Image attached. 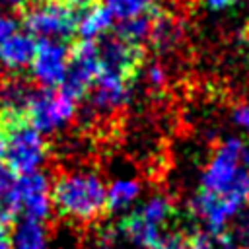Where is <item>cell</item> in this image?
<instances>
[{
  "label": "cell",
  "mask_w": 249,
  "mask_h": 249,
  "mask_svg": "<svg viewBox=\"0 0 249 249\" xmlns=\"http://www.w3.org/2000/svg\"><path fill=\"white\" fill-rule=\"evenodd\" d=\"M200 189L218 195L235 208L249 204V144L241 138L224 140L204 167Z\"/></svg>",
  "instance_id": "6da1fadb"
},
{
  "label": "cell",
  "mask_w": 249,
  "mask_h": 249,
  "mask_svg": "<svg viewBox=\"0 0 249 249\" xmlns=\"http://www.w3.org/2000/svg\"><path fill=\"white\" fill-rule=\"evenodd\" d=\"M130 88H132V84H128L117 76L99 72V76L95 78V82L89 89L91 105L99 111L117 109L126 103V99L130 95Z\"/></svg>",
  "instance_id": "30bf717a"
},
{
  "label": "cell",
  "mask_w": 249,
  "mask_h": 249,
  "mask_svg": "<svg viewBox=\"0 0 249 249\" xmlns=\"http://www.w3.org/2000/svg\"><path fill=\"white\" fill-rule=\"evenodd\" d=\"M62 2H66L68 6H72V8H76V10H86V8H91V6H95V4H101V0H62Z\"/></svg>",
  "instance_id": "83f0119b"
},
{
  "label": "cell",
  "mask_w": 249,
  "mask_h": 249,
  "mask_svg": "<svg viewBox=\"0 0 249 249\" xmlns=\"http://www.w3.org/2000/svg\"><path fill=\"white\" fill-rule=\"evenodd\" d=\"M2 152H4V128L0 123V161H2Z\"/></svg>",
  "instance_id": "4dcf8cb0"
},
{
  "label": "cell",
  "mask_w": 249,
  "mask_h": 249,
  "mask_svg": "<svg viewBox=\"0 0 249 249\" xmlns=\"http://www.w3.org/2000/svg\"><path fill=\"white\" fill-rule=\"evenodd\" d=\"M183 37V23L179 18L171 16L167 10H163L160 4H158V10H156V16H154V21H152V29H150V35H148V41L150 45L163 53L167 49H173Z\"/></svg>",
  "instance_id": "4fadbf2b"
},
{
  "label": "cell",
  "mask_w": 249,
  "mask_h": 249,
  "mask_svg": "<svg viewBox=\"0 0 249 249\" xmlns=\"http://www.w3.org/2000/svg\"><path fill=\"white\" fill-rule=\"evenodd\" d=\"M12 175H14V173L0 161V196L8 195V191H10V187H12V181H14Z\"/></svg>",
  "instance_id": "484cf974"
},
{
  "label": "cell",
  "mask_w": 249,
  "mask_h": 249,
  "mask_svg": "<svg viewBox=\"0 0 249 249\" xmlns=\"http://www.w3.org/2000/svg\"><path fill=\"white\" fill-rule=\"evenodd\" d=\"M6 2L12 4V6H16V8H21V10H23V8H25L27 4H31L33 0H6Z\"/></svg>",
  "instance_id": "f546056e"
},
{
  "label": "cell",
  "mask_w": 249,
  "mask_h": 249,
  "mask_svg": "<svg viewBox=\"0 0 249 249\" xmlns=\"http://www.w3.org/2000/svg\"><path fill=\"white\" fill-rule=\"evenodd\" d=\"M0 249H12V239L8 228H0Z\"/></svg>",
  "instance_id": "f1b7e54d"
},
{
  "label": "cell",
  "mask_w": 249,
  "mask_h": 249,
  "mask_svg": "<svg viewBox=\"0 0 249 249\" xmlns=\"http://www.w3.org/2000/svg\"><path fill=\"white\" fill-rule=\"evenodd\" d=\"M115 231L119 237L126 239L132 245L142 247V249H150L161 235V230L158 226H154L152 222H148L138 210L121 218L119 224L115 226Z\"/></svg>",
  "instance_id": "7c38bea8"
},
{
  "label": "cell",
  "mask_w": 249,
  "mask_h": 249,
  "mask_svg": "<svg viewBox=\"0 0 249 249\" xmlns=\"http://www.w3.org/2000/svg\"><path fill=\"white\" fill-rule=\"evenodd\" d=\"M111 18H113L111 12L101 4L86 8L80 12L76 33L80 35V39H95L97 35H101L111 27Z\"/></svg>",
  "instance_id": "2e32d148"
},
{
  "label": "cell",
  "mask_w": 249,
  "mask_h": 249,
  "mask_svg": "<svg viewBox=\"0 0 249 249\" xmlns=\"http://www.w3.org/2000/svg\"><path fill=\"white\" fill-rule=\"evenodd\" d=\"M53 208L70 222L89 224L107 210V187L91 171H70L53 183Z\"/></svg>",
  "instance_id": "7a4b0ae2"
},
{
  "label": "cell",
  "mask_w": 249,
  "mask_h": 249,
  "mask_svg": "<svg viewBox=\"0 0 249 249\" xmlns=\"http://www.w3.org/2000/svg\"><path fill=\"white\" fill-rule=\"evenodd\" d=\"M150 4L152 0H105V8L111 12V16L119 19H128L132 16H138Z\"/></svg>",
  "instance_id": "d6986e66"
},
{
  "label": "cell",
  "mask_w": 249,
  "mask_h": 249,
  "mask_svg": "<svg viewBox=\"0 0 249 249\" xmlns=\"http://www.w3.org/2000/svg\"><path fill=\"white\" fill-rule=\"evenodd\" d=\"M140 195V183L134 179H119L107 189V210L119 212L130 206Z\"/></svg>",
  "instance_id": "e0dca14e"
},
{
  "label": "cell",
  "mask_w": 249,
  "mask_h": 249,
  "mask_svg": "<svg viewBox=\"0 0 249 249\" xmlns=\"http://www.w3.org/2000/svg\"><path fill=\"white\" fill-rule=\"evenodd\" d=\"M138 212L148 220L152 222L154 226H158L160 230L165 226V224H171V220L175 218L177 210L175 206L171 204V200H167L165 196H152L148 198L140 208Z\"/></svg>",
  "instance_id": "ac0fdd59"
},
{
  "label": "cell",
  "mask_w": 249,
  "mask_h": 249,
  "mask_svg": "<svg viewBox=\"0 0 249 249\" xmlns=\"http://www.w3.org/2000/svg\"><path fill=\"white\" fill-rule=\"evenodd\" d=\"M10 239L12 249H49L47 228L41 220L21 218L18 224H14Z\"/></svg>",
  "instance_id": "5bb4252c"
},
{
  "label": "cell",
  "mask_w": 249,
  "mask_h": 249,
  "mask_svg": "<svg viewBox=\"0 0 249 249\" xmlns=\"http://www.w3.org/2000/svg\"><path fill=\"white\" fill-rule=\"evenodd\" d=\"M16 27H18V23L14 18L0 14V43H4L12 33H16Z\"/></svg>",
  "instance_id": "d4e9b609"
},
{
  "label": "cell",
  "mask_w": 249,
  "mask_h": 249,
  "mask_svg": "<svg viewBox=\"0 0 249 249\" xmlns=\"http://www.w3.org/2000/svg\"><path fill=\"white\" fill-rule=\"evenodd\" d=\"M76 115V101L64 95L56 88H41L35 89L27 109L25 117L33 128H37L41 134H51L68 124Z\"/></svg>",
  "instance_id": "52a82bcc"
},
{
  "label": "cell",
  "mask_w": 249,
  "mask_h": 249,
  "mask_svg": "<svg viewBox=\"0 0 249 249\" xmlns=\"http://www.w3.org/2000/svg\"><path fill=\"white\" fill-rule=\"evenodd\" d=\"M0 123L4 128L2 163L16 175L39 171L49 156L45 136L29 124L23 113L0 111Z\"/></svg>",
  "instance_id": "3957f363"
},
{
  "label": "cell",
  "mask_w": 249,
  "mask_h": 249,
  "mask_svg": "<svg viewBox=\"0 0 249 249\" xmlns=\"http://www.w3.org/2000/svg\"><path fill=\"white\" fill-rule=\"evenodd\" d=\"M93 41H95L101 72L117 76L128 84H134L140 66L144 64V56H146L144 47L119 37L111 27L101 35H97Z\"/></svg>",
  "instance_id": "5b68a950"
},
{
  "label": "cell",
  "mask_w": 249,
  "mask_h": 249,
  "mask_svg": "<svg viewBox=\"0 0 249 249\" xmlns=\"http://www.w3.org/2000/svg\"><path fill=\"white\" fill-rule=\"evenodd\" d=\"M101 72V64L95 51L93 39H76L68 45V60H66V72L58 86V89L68 95L70 99L78 101L84 99L95 78Z\"/></svg>",
  "instance_id": "8992f818"
},
{
  "label": "cell",
  "mask_w": 249,
  "mask_h": 249,
  "mask_svg": "<svg viewBox=\"0 0 249 249\" xmlns=\"http://www.w3.org/2000/svg\"><path fill=\"white\" fill-rule=\"evenodd\" d=\"M233 123L243 128L245 132H249V103H243V105H237L233 109Z\"/></svg>",
  "instance_id": "cb8c5ba5"
},
{
  "label": "cell",
  "mask_w": 249,
  "mask_h": 249,
  "mask_svg": "<svg viewBox=\"0 0 249 249\" xmlns=\"http://www.w3.org/2000/svg\"><path fill=\"white\" fill-rule=\"evenodd\" d=\"M247 33H249V27H247Z\"/></svg>",
  "instance_id": "1f68e13d"
},
{
  "label": "cell",
  "mask_w": 249,
  "mask_h": 249,
  "mask_svg": "<svg viewBox=\"0 0 249 249\" xmlns=\"http://www.w3.org/2000/svg\"><path fill=\"white\" fill-rule=\"evenodd\" d=\"M16 216H18V210H16V206L10 198V191H8V195L0 196V228H8L10 224H14Z\"/></svg>",
  "instance_id": "603a6c76"
},
{
  "label": "cell",
  "mask_w": 249,
  "mask_h": 249,
  "mask_svg": "<svg viewBox=\"0 0 249 249\" xmlns=\"http://www.w3.org/2000/svg\"><path fill=\"white\" fill-rule=\"evenodd\" d=\"M66 60H68V45L39 39L31 60L33 80L41 88H58L66 72Z\"/></svg>",
  "instance_id": "9c48e42d"
},
{
  "label": "cell",
  "mask_w": 249,
  "mask_h": 249,
  "mask_svg": "<svg viewBox=\"0 0 249 249\" xmlns=\"http://www.w3.org/2000/svg\"><path fill=\"white\" fill-rule=\"evenodd\" d=\"M33 88L21 78H6L0 82V111L23 113L33 95Z\"/></svg>",
  "instance_id": "9a60e30c"
},
{
  "label": "cell",
  "mask_w": 249,
  "mask_h": 249,
  "mask_svg": "<svg viewBox=\"0 0 249 249\" xmlns=\"http://www.w3.org/2000/svg\"><path fill=\"white\" fill-rule=\"evenodd\" d=\"M37 41L25 33H12L4 43H0V64L10 72L23 70L31 64Z\"/></svg>",
  "instance_id": "8fae6325"
},
{
  "label": "cell",
  "mask_w": 249,
  "mask_h": 249,
  "mask_svg": "<svg viewBox=\"0 0 249 249\" xmlns=\"http://www.w3.org/2000/svg\"><path fill=\"white\" fill-rule=\"evenodd\" d=\"M53 183L47 173L31 171L18 175L10 187V198L23 218L31 220H47L53 212Z\"/></svg>",
  "instance_id": "ba28073f"
},
{
  "label": "cell",
  "mask_w": 249,
  "mask_h": 249,
  "mask_svg": "<svg viewBox=\"0 0 249 249\" xmlns=\"http://www.w3.org/2000/svg\"><path fill=\"white\" fill-rule=\"evenodd\" d=\"M228 233H230L233 245H237L239 249H249V204L243 206L235 214L233 230L228 231Z\"/></svg>",
  "instance_id": "ffe728a7"
},
{
  "label": "cell",
  "mask_w": 249,
  "mask_h": 249,
  "mask_svg": "<svg viewBox=\"0 0 249 249\" xmlns=\"http://www.w3.org/2000/svg\"><path fill=\"white\" fill-rule=\"evenodd\" d=\"M218 241L214 235H210L206 230L204 231H196L191 237H187V249H216Z\"/></svg>",
  "instance_id": "7402d4cb"
},
{
  "label": "cell",
  "mask_w": 249,
  "mask_h": 249,
  "mask_svg": "<svg viewBox=\"0 0 249 249\" xmlns=\"http://www.w3.org/2000/svg\"><path fill=\"white\" fill-rule=\"evenodd\" d=\"M150 249H187V235L181 231H165Z\"/></svg>",
  "instance_id": "44dd1931"
},
{
  "label": "cell",
  "mask_w": 249,
  "mask_h": 249,
  "mask_svg": "<svg viewBox=\"0 0 249 249\" xmlns=\"http://www.w3.org/2000/svg\"><path fill=\"white\" fill-rule=\"evenodd\" d=\"M148 82H150L152 88H160V86H163V82H165V72H163L158 64L150 66V70H148Z\"/></svg>",
  "instance_id": "4316f807"
},
{
  "label": "cell",
  "mask_w": 249,
  "mask_h": 249,
  "mask_svg": "<svg viewBox=\"0 0 249 249\" xmlns=\"http://www.w3.org/2000/svg\"><path fill=\"white\" fill-rule=\"evenodd\" d=\"M80 10L62 0H33L21 10V23L31 37L70 45L78 31Z\"/></svg>",
  "instance_id": "277c9868"
}]
</instances>
